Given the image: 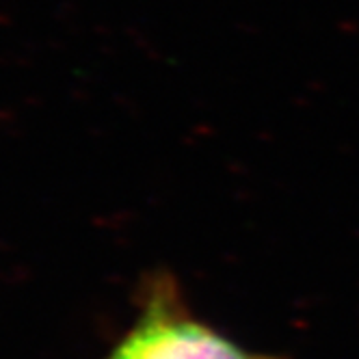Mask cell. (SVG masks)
<instances>
[{
    "label": "cell",
    "instance_id": "1",
    "mask_svg": "<svg viewBox=\"0 0 359 359\" xmlns=\"http://www.w3.org/2000/svg\"><path fill=\"white\" fill-rule=\"evenodd\" d=\"M104 359H281L253 353L195 318L177 281L154 275L143 290L137 323Z\"/></svg>",
    "mask_w": 359,
    "mask_h": 359
}]
</instances>
